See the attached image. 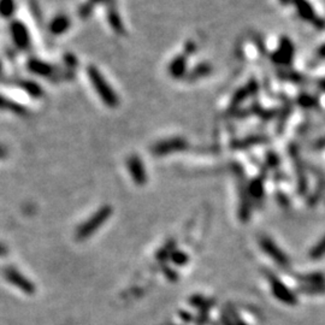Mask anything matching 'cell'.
<instances>
[{
  "label": "cell",
  "instance_id": "cell-1",
  "mask_svg": "<svg viewBox=\"0 0 325 325\" xmlns=\"http://www.w3.org/2000/svg\"><path fill=\"white\" fill-rule=\"evenodd\" d=\"M88 76L93 87H94V89L100 95L103 102L109 106H116L117 103H118V99H117L111 86L106 82L105 77H104L95 68H88Z\"/></svg>",
  "mask_w": 325,
  "mask_h": 325
}]
</instances>
